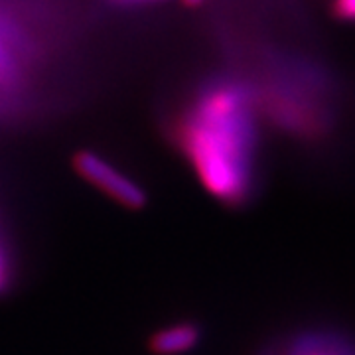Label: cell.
<instances>
[{"label":"cell","mask_w":355,"mask_h":355,"mask_svg":"<svg viewBox=\"0 0 355 355\" xmlns=\"http://www.w3.org/2000/svg\"><path fill=\"white\" fill-rule=\"evenodd\" d=\"M186 4H190V6H198V4H202L203 0H184Z\"/></svg>","instance_id":"ba28073f"},{"label":"cell","mask_w":355,"mask_h":355,"mask_svg":"<svg viewBox=\"0 0 355 355\" xmlns=\"http://www.w3.org/2000/svg\"><path fill=\"white\" fill-rule=\"evenodd\" d=\"M186 146L207 190L223 202L245 200L251 182L253 125L241 89L221 85L202 97L186 127Z\"/></svg>","instance_id":"6da1fadb"},{"label":"cell","mask_w":355,"mask_h":355,"mask_svg":"<svg viewBox=\"0 0 355 355\" xmlns=\"http://www.w3.org/2000/svg\"><path fill=\"white\" fill-rule=\"evenodd\" d=\"M76 170L87 180L89 184L97 186L107 196H111L114 202L123 203L130 209H140L146 203V196L140 186H137L130 178H127L121 170L105 162L99 154L79 153L73 160Z\"/></svg>","instance_id":"7a4b0ae2"},{"label":"cell","mask_w":355,"mask_h":355,"mask_svg":"<svg viewBox=\"0 0 355 355\" xmlns=\"http://www.w3.org/2000/svg\"><path fill=\"white\" fill-rule=\"evenodd\" d=\"M119 4H142V2H156V0H114Z\"/></svg>","instance_id":"52a82bcc"},{"label":"cell","mask_w":355,"mask_h":355,"mask_svg":"<svg viewBox=\"0 0 355 355\" xmlns=\"http://www.w3.org/2000/svg\"><path fill=\"white\" fill-rule=\"evenodd\" d=\"M261 355H355V347L343 336L306 331L270 343Z\"/></svg>","instance_id":"3957f363"},{"label":"cell","mask_w":355,"mask_h":355,"mask_svg":"<svg viewBox=\"0 0 355 355\" xmlns=\"http://www.w3.org/2000/svg\"><path fill=\"white\" fill-rule=\"evenodd\" d=\"M10 284H12V261L6 249L0 245V294L8 291Z\"/></svg>","instance_id":"5b68a950"},{"label":"cell","mask_w":355,"mask_h":355,"mask_svg":"<svg viewBox=\"0 0 355 355\" xmlns=\"http://www.w3.org/2000/svg\"><path fill=\"white\" fill-rule=\"evenodd\" d=\"M334 14L345 22H355V0H334Z\"/></svg>","instance_id":"8992f818"},{"label":"cell","mask_w":355,"mask_h":355,"mask_svg":"<svg viewBox=\"0 0 355 355\" xmlns=\"http://www.w3.org/2000/svg\"><path fill=\"white\" fill-rule=\"evenodd\" d=\"M203 338V330L196 322H176L156 330L148 338V349L154 355H182L196 349Z\"/></svg>","instance_id":"277c9868"}]
</instances>
